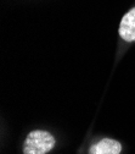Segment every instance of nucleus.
<instances>
[{
	"instance_id": "obj_1",
	"label": "nucleus",
	"mask_w": 135,
	"mask_h": 154,
	"mask_svg": "<svg viewBox=\"0 0 135 154\" xmlns=\"http://www.w3.org/2000/svg\"><path fill=\"white\" fill-rule=\"evenodd\" d=\"M54 136L44 130H34L23 142V154H46L55 147Z\"/></svg>"
},
{
	"instance_id": "obj_2",
	"label": "nucleus",
	"mask_w": 135,
	"mask_h": 154,
	"mask_svg": "<svg viewBox=\"0 0 135 154\" xmlns=\"http://www.w3.org/2000/svg\"><path fill=\"white\" fill-rule=\"evenodd\" d=\"M119 35L125 42H135V8L130 9L119 25Z\"/></svg>"
},
{
	"instance_id": "obj_3",
	"label": "nucleus",
	"mask_w": 135,
	"mask_h": 154,
	"mask_svg": "<svg viewBox=\"0 0 135 154\" xmlns=\"http://www.w3.org/2000/svg\"><path fill=\"white\" fill-rule=\"evenodd\" d=\"M122 144L112 138H102L90 147L89 154H121Z\"/></svg>"
}]
</instances>
